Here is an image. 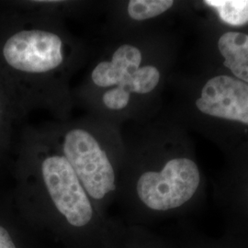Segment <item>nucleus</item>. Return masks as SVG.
<instances>
[{
  "instance_id": "7",
  "label": "nucleus",
  "mask_w": 248,
  "mask_h": 248,
  "mask_svg": "<svg viewBox=\"0 0 248 248\" xmlns=\"http://www.w3.org/2000/svg\"><path fill=\"white\" fill-rule=\"evenodd\" d=\"M217 45L224 66L235 78L248 84V34L227 31L220 36Z\"/></svg>"
},
{
  "instance_id": "10",
  "label": "nucleus",
  "mask_w": 248,
  "mask_h": 248,
  "mask_svg": "<svg viewBox=\"0 0 248 248\" xmlns=\"http://www.w3.org/2000/svg\"><path fill=\"white\" fill-rule=\"evenodd\" d=\"M0 248H16L9 232L0 226Z\"/></svg>"
},
{
  "instance_id": "4",
  "label": "nucleus",
  "mask_w": 248,
  "mask_h": 248,
  "mask_svg": "<svg viewBox=\"0 0 248 248\" xmlns=\"http://www.w3.org/2000/svg\"><path fill=\"white\" fill-rule=\"evenodd\" d=\"M3 56L14 69L42 76L62 65L64 45L62 38L51 31L24 30L11 36L6 42Z\"/></svg>"
},
{
  "instance_id": "9",
  "label": "nucleus",
  "mask_w": 248,
  "mask_h": 248,
  "mask_svg": "<svg viewBox=\"0 0 248 248\" xmlns=\"http://www.w3.org/2000/svg\"><path fill=\"white\" fill-rule=\"evenodd\" d=\"M172 0H131L128 3V15L134 20H145L164 14L174 6Z\"/></svg>"
},
{
  "instance_id": "6",
  "label": "nucleus",
  "mask_w": 248,
  "mask_h": 248,
  "mask_svg": "<svg viewBox=\"0 0 248 248\" xmlns=\"http://www.w3.org/2000/svg\"><path fill=\"white\" fill-rule=\"evenodd\" d=\"M203 114L248 125V84L220 75L208 80L196 99Z\"/></svg>"
},
{
  "instance_id": "2",
  "label": "nucleus",
  "mask_w": 248,
  "mask_h": 248,
  "mask_svg": "<svg viewBox=\"0 0 248 248\" xmlns=\"http://www.w3.org/2000/svg\"><path fill=\"white\" fill-rule=\"evenodd\" d=\"M202 174L194 160L175 157L158 170L142 173L136 184L140 201L153 211L176 210L188 203L200 189Z\"/></svg>"
},
{
  "instance_id": "8",
  "label": "nucleus",
  "mask_w": 248,
  "mask_h": 248,
  "mask_svg": "<svg viewBox=\"0 0 248 248\" xmlns=\"http://www.w3.org/2000/svg\"><path fill=\"white\" fill-rule=\"evenodd\" d=\"M204 3L216 9L220 18L230 25L240 26L248 22V1L206 0Z\"/></svg>"
},
{
  "instance_id": "3",
  "label": "nucleus",
  "mask_w": 248,
  "mask_h": 248,
  "mask_svg": "<svg viewBox=\"0 0 248 248\" xmlns=\"http://www.w3.org/2000/svg\"><path fill=\"white\" fill-rule=\"evenodd\" d=\"M62 153L90 197L101 200L115 189L113 167L93 134L81 128L68 131L63 137Z\"/></svg>"
},
{
  "instance_id": "1",
  "label": "nucleus",
  "mask_w": 248,
  "mask_h": 248,
  "mask_svg": "<svg viewBox=\"0 0 248 248\" xmlns=\"http://www.w3.org/2000/svg\"><path fill=\"white\" fill-rule=\"evenodd\" d=\"M142 52L136 46H119L108 60L94 67L91 79L100 89H106L102 103L108 109L119 111L128 106L132 94H148L157 88L159 69L152 64L141 66Z\"/></svg>"
},
{
  "instance_id": "5",
  "label": "nucleus",
  "mask_w": 248,
  "mask_h": 248,
  "mask_svg": "<svg viewBox=\"0 0 248 248\" xmlns=\"http://www.w3.org/2000/svg\"><path fill=\"white\" fill-rule=\"evenodd\" d=\"M42 173L47 190L57 210L74 226L88 224L92 218V206L71 165L63 155L46 157Z\"/></svg>"
}]
</instances>
